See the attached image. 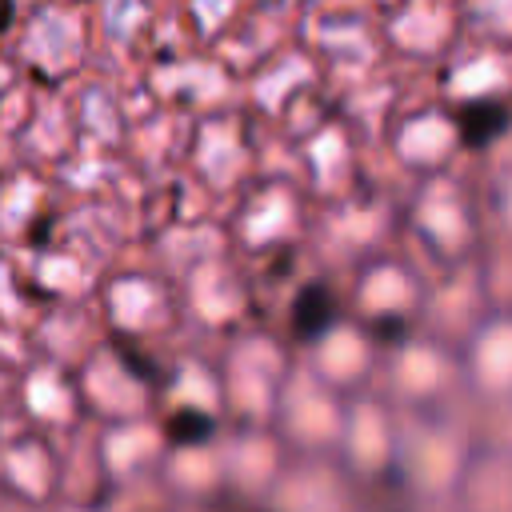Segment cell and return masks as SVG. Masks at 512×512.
<instances>
[{"mask_svg":"<svg viewBox=\"0 0 512 512\" xmlns=\"http://www.w3.org/2000/svg\"><path fill=\"white\" fill-rule=\"evenodd\" d=\"M276 412H280V424L292 440H300L308 448L340 444L344 412L336 404V388L324 384L316 372L284 376L280 396H276Z\"/></svg>","mask_w":512,"mask_h":512,"instance_id":"cell-1","label":"cell"},{"mask_svg":"<svg viewBox=\"0 0 512 512\" xmlns=\"http://www.w3.org/2000/svg\"><path fill=\"white\" fill-rule=\"evenodd\" d=\"M396 460L412 476V484L424 492L456 488V480L468 464L464 444L444 428H412V432L396 436Z\"/></svg>","mask_w":512,"mask_h":512,"instance_id":"cell-2","label":"cell"},{"mask_svg":"<svg viewBox=\"0 0 512 512\" xmlns=\"http://www.w3.org/2000/svg\"><path fill=\"white\" fill-rule=\"evenodd\" d=\"M284 372L276 360V348L264 340H248L244 348H236L232 368H228V396L248 412V416H264L276 408Z\"/></svg>","mask_w":512,"mask_h":512,"instance_id":"cell-3","label":"cell"},{"mask_svg":"<svg viewBox=\"0 0 512 512\" xmlns=\"http://www.w3.org/2000/svg\"><path fill=\"white\" fill-rule=\"evenodd\" d=\"M468 376L488 396H512V316H496L472 332Z\"/></svg>","mask_w":512,"mask_h":512,"instance_id":"cell-4","label":"cell"},{"mask_svg":"<svg viewBox=\"0 0 512 512\" xmlns=\"http://www.w3.org/2000/svg\"><path fill=\"white\" fill-rule=\"evenodd\" d=\"M396 428L388 420V412L380 404H356L344 412V428H340V444L344 456L356 468H380L396 456Z\"/></svg>","mask_w":512,"mask_h":512,"instance_id":"cell-5","label":"cell"},{"mask_svg":"<svg viewBox=\"0 0 512 512\" xmlns=\"http://www.w3.org/2000/svg\"><path fill=\"white\" fill-rule=\"evenodd\" d=\"M464 512H512V452H484L456 480Z\"/></svg>","mask_w":512,"mask_h":512,"instance_id":"cell-6","label":"cell"},{"mask_svg":"<svg viewBox=\"0 0 512 512\" xmlns=\"http://www.w3.org/2000/svg\"><path fill=\"white\" fill-rule=\"evenodd\" d=\"M272 504L276 512H344L340 488L324 468H296L288 476L272 480Z\"/></svg>","mask_w":512,"mask_h":512,"instance_id":"cell-7","label":"cell"},{"mask_svg":"<svg viewBox=\"0 0 512 512\" xmlns=\"http://www.w3.org/2000/svg\"><path fill=\"white\" fill-rule=\"evenodd\" d=\"M312 372L324 384H332V388H348V384L364 380V372H368V348H364L360 332H352V328L328 332L324 344H320V352H316Z\"/></svg>","mask_w":512,"mask_h":512,"instance_id":"cell-8","label":"cell"},{"mask_svg":"<svg viewBox=\"0 0 512 512\" xmlns=\"http://www.w3.org/2000/svg\"><path fill=\"white\" fill-rule=\"evenodd\" d=\"M444 372H448V364H444L440 348H432V344H408L392 364V380L404 400H424V396L440 392Z\"/></svg>","mask_w":512,"mask_h":512,"instance_id":"cell-9","label":"cell"},{"mask_svg":"<svg viewBox=\"0 0 512 512\" xmlns=\"http://www.w3.org/2000/svg\"><path fill=\"white\" fill-rule=\"evenodd\" d=\"M224 468H232L244 488H268L276 480V444L264 436H244L224 456Z\"/></svg>","mask_w":512,"mask_h":512,"instance_id":"cell-10","label":"cell"},{"mask_svg":"<svg viewBox=\"0 0 512 512\" xmlns=\"http://www.w3.org/2000/svg\"><path fill=\"white\" fill-rule=\"evenodd\" d=\"M408 296H412V284H408V276L396 272V268H376V272H368V276H364V288H360V300H364L368 312H396V308L408 304Z\"/></svg>","mask_w":512,"mask_h":512,"instance_id":"cell-11","label":"cell"}]
</instances>
